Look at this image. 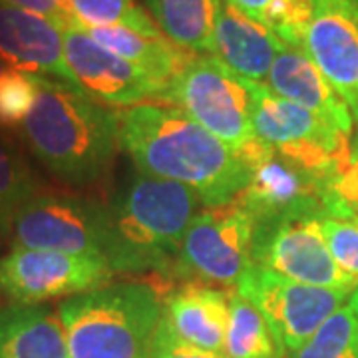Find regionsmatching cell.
<instances>
[{
  "mask_svg": "<svg viewBox=\"0 0 358 358\" xmlns=\"http://www.w3.org/2000/svg\"><path fill=\"white\" fill-rule=\"evenodd\" d=\"M120 143L136 169L189 187L205 209L237 201L251 179L241 157L171 103L120 110Z\"/></svg>",
  "mask_w": 358,
  "mask_h": 358,
  "instance_id": "1",
  "label": "cell"
},
{
  "mask_svg": "<svg viewBox=\"0 0 358 358\" xmlns=\"http://www.w3.org/2000/svg\"><path fill=\"white\" fill-rule=\"evenodd\" d=\"M22 136L54 178L72 187H92L110 176L122 148L120 110L78 86L38 78V98Z\"/></svg>",
  "mask_w": 358,
  "mask_h": 358,
  "instance_id": "2",
  "label": "cell"
},
{
  "mask_svg": "<svg viewBox=\"0 0 358 358\" xmlns=\"http://www.w3.org/2000/svg\"><path fill=\"white\" fill-rule=\"evenodd\" d=\"M201 199L189 187L134 169L110 205L115 275H154L173 287V268Z\"/></svg>",
  "mask_w": 358,
  "mask_h": 358,
  "instance_id": "3",
  "label": "cell"
},
{
  "mask_svg": "<svg viewBox=\"0 0 358 358\" xmlns=\"http://www.w3.org/2000/svg\"><path fill=\"white\" fill-rule=\"evenodd\" d=\"M56 310L68 358H152L164 293L154 282H114L64 299Z\"/></svg>",
  "mask_w": 358,
  "mask_h": 358,
  "instance_id": "4",
  "label": "cell"
},
{
  "mask_svg": "<svg viewBox=\"0 0 358 358\" xmlns=\"http://www.w3.org/2000/svg\"><path fill=\"white\" fill-rule=\"evenodd\" d=\"M166 102L192 115L249 167L273 150L253 128L251 82L213 54H195L181 68L167 88Z\"/></svg>",
  "mask_w": 358,
  "mask_h": 358,
  "instance_id": "5",
  "label": "cell"
},
{
  "mask_svg": "<svg viewBox=\"0 0 358 358\" xmlns=\"http://www.w3.org/2000/svg\"><path fill=\"white\" fill-rule=\"evenodd\" d=\"M253 128L277 154L322 181L346 162L352 136L333 128L303 106L277 96L267 84L251 82Z\"/></svg>",
  "mask_w": 358,
  "mask_h": 358,
  "instance_id": "6",
  "label": "cell"
},
{
  "mask_svg": "<svg viewBox=\"0 0 358 358\" xmlns=\"http://www.w3.org/2000/svg\"><path fill=\"white\" fill-rule=\"evenodd\" d=\"M14 247L98 257L112 247L110 205L74 195L40 193L22 207L13 227Z\"/></svg>",
  "mask_w": 358,
  "mask_h": 358,
  "instance_id": "7",
  "label": "cell"
},
{
  "mask_svg": "<svg viewBox=\"0 0 358 358\" xmlns=\"http://www.w3.org/2000/svg\"><path fill=\"white\" fill-rule=\"evenodd\" d=\"M255 221L239 201L199 211L179 251L171 281L235 287L253 265Z\"/></svg>",
  "mask_w": 358,
  "mask_h": 358,
  "instance_id": "8",
  "label": "cell"
},
{
  "mask_svg": "<svg viewBox=\"0 0 358 358\" xmlns=\"http://www.w3.org/2000/svg\"><path fill=\"white\" fill-rule=\"evenodd\" d=\"M235 293L261 310L287 357L345 307L352 291L303 285L253 263L235 285Z\"/></svg>",
  "mask_w": 358,
  "mask_h": 358,
  "instance_id": "9",
  "label": "cell"
},
{
  "mask_svg": "<svg viewBox=\"0 0 358 358\" xmlns=\"http://www.w3.org/2000/svg\"><path fill=\"white\" fill-rule=\"evenodd\" d=\"M115 273L98 257L13 247L0 259V291L20 305L70 299L108 285Z\"/></svg>",
  "mask_w": 358,
  "mask_h": 358,
  "instance_id": "10",
  "label": "cell"
},
{
  "mask_svg": "<svg viewBox=\"0 0 358 358\" xmlns=\"http://www.w3.org/2000/svg\"><path fill=\"white\" fill-rule=\"evenodd\" d=\"M324 217L287 219L267 227H255L253 263L291 281L355 291L358 282L334 263L322 233Z\"/></svg>",
  "mask_w": 358,
  "mask_h": 358,
  "instance_id": "11",
  "label": "cell"
},
{
  "mask_svg": "<svg viewBox=\"0 0 358 358\" xmlns=\"http://www.w3.org/2000/svg\"><path fill=\"white\" fill-rule=\"evenodd\" d=\"M66 64L78 86L110 108H134L148 100L166 102L167 88L141 68L106 50L82 26L64 32Z\"/></svg>",
  "mask_w": 358,
  "mask_h": 358,
  "instance_id": "12",
  "label": "cell"
},
{
  "mask_svg": "<svg viewBox=\"0 0 358 358\" xmlns=\"http://www.w3.org/2000/svg\"><path fill=\"white\" fill-rule=\"evenodd\" d=\"M249 211L255 227L287 219L327 217L320 179L271 150L251 166V179L237 199Z\"/></svg>",
  "mask_w": 358,
  "mask_h": 358,
  "instance_id": "13",
  "label": "cell"
},
{
  "mask_svg": "<svg viewBox=\"0 0 358 358\" xmlns=\"http://www.w3.org/2000/svg\"><path fill=\"white\" fill-rule=\"evenodd\" d=\"M305 50L358 124V6L352 0H313Z\"/></svg>",
  "mask_w": 358,
  "mask_h": 358,
  "instance_id": "14",
  "label": "cell"
},
{
  "mask_svg": "<svg viewBox=\"0 0 358 358\" xmlns=\"http://www.w3.org/2000/svg\"><path fill=\"white\" fill-rule=\"evenodd\" d=\"M0 58L14 70L78 86L66 64L64 30L6 0H0Z\"/></svg>",
  "mask_w": 358,
  "mask_h": 358,
  "instance_id": "15",
  "label": "cell"
},
{
  "mask_svg": "<svg viewBox=\"0 0 358 358\" xmlns=\"http://www.w3.org/2000/svg\"><path fill=\"white\" fill-rule=\"evenodd\" d=\"M267 86L277 96L303 106L333 128L352 136L355 117L350 108L322 76L319 66L313 62L305 48L282 44L268 72Z\"/></svg>",
  "mask_w": 358,
  "mask_h": 358,
  "instance_id": "16",
  "label": "cell"
},
{
  "mask_svg": "<svg viewBox=\"0 0 358 358\" xmlns=\"http://www.w3.org/2000/svg\"><path fill=\"white\" fill-rule=\"evenodd\" d=\"M229 296L201 281L173 285L164 296V317L179 338L223 357L231 315Z\"/></svg>",
  "mask_w": 358,
  "mask_h": 358,
  "instance_id": "17",
  "label": "cell"
},
{
  "mask_svg": "<svg viewBox=\"0 0 358 358\" xmlns=\"http://www.w3.org/2000/svg\"><path fill=\"white\" fill-rule=\"evenodd\" d=\"M282 48L267 26L223 2L215 28V52L223 64L249 82L263 84Z\"/></svg>",
  "mask_w": 358,
  "mask_h": 358,
  "instance_id": "18",
  "label": "cell"
},
{
  "mask_svg": "<svg viewBox=\"0 0 358 358\" xmlns=\"http://www.w3.org/2000/svg\"><path fill=\"white\" fill-rule=\"evenodd\" d=\"M0 358H68L58 310L20 303L0 308Z\"/></svg>",
  "mask_w": 358,
  "mask_h": 358,
  "instance_id": "19",
  "label": "cell"
},
{
  "mask_svg": "<svg viewBox=\"0 0 358 358\" xmlns=\"http://www.w3.org/2000/svg\"><path fill=\"white\" fill-rule=\"evenodd\" d=\"M84 30L106 50L141 68L166 88H169L171 80L195 56L173 44L162 30L140 32L128 26H94Z\"/></svg>",
  "mask_w": 358,
  "mask_h": 358,
  "instance_id": "20",
  "label": "cell"
},
{
  "mask_svg": "<svg viewBox=\"0 0 358 358\" xmlns=\"http://www.w3.org/2000/svg\"><path fill=\"white\" fill-rule=\"evenodd\" d=\"M167 38L192 54L215 52V28L225 0H145Z\"/></svg>",
  "mask_w": 358,
  "mask_h": 358,
  "instance_id": "21",
  "label": "cell"
},
{
  "mask_svg": "<svg viewBox=\"0 0 358 358\" xmlns=\"http://www.w3.org/2000/svg\"><path fill=\"white\" fill-rule=\"evenodd\" d=\"M38 193V181L20 145L0 128V239L13 233L14 221Z\"/></svg>",
  "mask_w": 358,
  "mask_h": 358,
  "instance_id": "22",
  "label": "cell"
},
{
  "mask_svg": "<svg viewBox=\"0 0 358 358\" xmlns=\"http://www.w3.org/2000/svg\"><path fill=\"white\" fill-rule=\"evenodd\" d=\"M231 315L225 336V358H285L261 310L239 293L229 296Z\"/></svg>",
  "mask_w": 358,
  "mask_h": 358,
  "instance_id": "23",
  "label": "cell"
},
{
  "mask_svg": "<svg viewBox=\"0 0 358 358\" xmlns=\"http://www.w3.org/2000/svg\"><path fill=\"white\" fill-rule=\"evenodd\" d=\"M285 358H358V319L345 305L299 350Z\"/></svg>",
  "mask_w": 358,
  "mask_h": 358,
  "instance_id": "24",
  "label": "cell"
},
{
  "mask_svg": "<svg viewBox=\"0 0 358 358\" xmlns=\"http://www.w3.org/2000/svg\"><path fill=\"white\" fill-rule=\"evenodd\" d=\"M78 26H128L140 32H155L159 26L136 0H70Z\"/></svg>",
  "mask_w": 358,
  "mask_h": 358,
  "instance_id": "25",
  "label": "cell"
},
{
  "mask_svg": "<svg viewBox=\"0 0 358 358\" xmlns=\"http://www.w3.org/2000/svg\"><path fill=\"white\" fill-rule=\"evenodd\" d=\"M327 217L357 219L358 213V134L352 138L350 155L320 181Z\"/></svg>",
  "mask_w": 358,
  "mask_h": 358,
  "instance_id": "26",
  "label": "cell"
},
{
  "mask_svg": "<svg viewBox=\"0 0 358 358\" xmlns=\"http://www.w3.org/2000/svg\"><path fill=\"white\" fill-rule=\"evenodd\" d=\"M38 98V76L8 68L0 76V128L22 126Z\"/></svg>",
  "mask_w": 358,
  "mask_h": 358,
  "instance_id": "27",
  "label": "cell"
},
{
  "mask_svg": "<svg viewBox=\"0 0 358 358\" xmlns=\"http://www.w3.org/2000/svg\"><path fill=\"white\" fill-rule=\"evenodd\" d=\"M310 18L313 0H273L259 22L267 26L282 44L305 48V36Z\"/></svg>",
  "mask_w": 358,
  "mask_h": 358,
  "instance_id": "28",
  "label": "cell"
},
{
  "mask_svg": "<svg viewBox=\"0 0 358 358\" xmlns=\"http://www.w3.org/2000/svg\"><path fill=\"white\" fill-rule=\"evenodd\" d=\"M322 233L334 263L341 267L343 273L358 282V221L324 217Z\"/></svg>",
  "mask_w": 358,
  "mask_h": 358,
  "instance_id": "29",
  "label": "cell"
},
{
  "mask_svg": "<svg viewBox=\"0 0 358 358\" xmlns=\"http://www.w3.org/2000/svg\"><path fill=\"white\" fill-rule=\"evenodd\" d=\"M152 358H225L215 352L203 350L199 346H193L179 338L178 334L171 331L166 317H162L157 331L154 336V348H152Z\"/></svg>",
  "mask_w": 358,
  "mask_h": 358,
  "instance_id": "30",
  "label": "cell"
},
{
  "mask_svg": "<svg viewBox=\"0 0 358 358\" xmlns=\"http://www.w3.org/2000/svg\"><path fill=\"white\" fill-rule=\"evenodd\" d=\"M6 2H10L18 8H24L28 13L48 18L58 28H62L64 32L76 24L70 0H6Z\"/></svg>",
  "mask_w": 358,
  "mask_h": 358,
  "instance_id": "31",
  "label": "cell"
},
{
  "mask_svg": "<svg viewBox=\"0 0 358 358\" xmlns=\"http://www.w3.org/2000/svg\"><path fill=\"white\" fill-rule=\"evenodd\" d=\"M227 2H231L237 10H241L247 16H251L255 20H261L265 8H267L273 0H227Z\"/></svg>",
  "mask_w": 358,
  "mask_h": 358,
  "instance_id": "32",
  "label": "cell"
},
{
  "mask_svg": "<svg viewBox=\"0 0 358 358\" xmlns=\"http://www.w3.org/2000/svg\"><path fill=\"white\" fill-rule=\"evenodd\" d=\"M348 307L352 308V313L357 315V319H358V287L352 291L350 299H348Z\"/></svg>",
  "mask_w": 358,
  "mask_h": 358,
  "instance_id": "33",
  "label": "cell"
},
{
  "mask_svg": "<svg viewBox=\"0 0 358 358\" xmlns=\"http://www.w3.org/2000/svg\"><path fill=\"white\" fill-rule=\"evenodd\" d=\"M8 68H10V66L6 64V62H4V60H2V58H0V76H2V74H4V72H6V70H8Z\"/></svg>",
  "mask_w": 358,
  "mask_h": 358,
  "instance_id": "34",
  "label": "cell"
},
{
  "mask_svg": "<svg viewBox=\"0 0 358 358\" xmlns=\"http://www.w3.org/2000/svg\"><path fill=\"white\" fill-rule=\"evenodd\" d=\"M352 2H355V4H357V6H358V0H352Z\"/></svg>",
  "mask_w": 358,
  "mask_h": 358,
  "instance_id": "35",
  "label": "cell"
},
{
  "mask_svg": "<svg viewBox=\"0 0 358 358\" xmlns=\"http://www.w3.org/2000/svg\"><path fill=\"white\" fill-rule=\"evenodd\" d=\"M355 221H358V213H357V219H355Z\"/></svg>",
  "mask_w": 358,
  "mask_h": 358,
  "instance_id": "36",
  "label": "cell"
},
{
  "mask_svg": "<svg viewBox=\"0 0 358 358\" xmlns=\"http://www.w3.org/2000/svg\"><path fill=\"white\" fill-rule=\"evenodd\" d=\"M0 294H2V291H0Z\"/></svg>",
  "mask_w": 358,
  "mask_h": 358,
  "instance_id": "37",
  "label": "cell"
}]
</instances>
